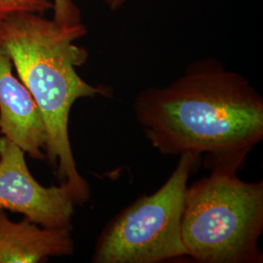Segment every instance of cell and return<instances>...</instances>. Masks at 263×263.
I'll return each instance as SVG.
<instances>
[{
  "mask_svg": "<svg viewBox=\"0 0 263 263\" xmlns=\"http://www.w3.org/2000/svg\"><path fill=\"white\" fill-rule=\"evenodd\" d=\"M135 115L165 155L206 154V166L247 157L263 139V99L216 60L192 64L173 83L137 96Z\"/></svg>",
  "mask_w": 263,
  "mask_h": 263,
  "instance_id": "6da1fadb",
  "label": "cell"
},
{
  "mask_svg": "<svg viewBox=\"0 0 263 263\" xmlns=\"http://www.w3.org/2000/svg\"><path fill=\"white\" fill-rule=\"evenodd\" d=\"M86 32L82 24L61 26L39 13H19L0 21V47L9 55L41 111L47 130L45 156L60 183L70 189L76 205L85 204L91 190L77 169L71 148L70 110L77 100L111 95L106 87L87 83L76 71L87 61L88 52L74 42Z\"/></svg>",
  "mask_w": 263,
  "mask_h": 263,
  "instance_id": "7a4b0ae2",
  "label": "cell"
},
{
  "mask_svg": "<svg viewBox=\"0 0 263 263\" xmlns=\"http://www.w3.org/2000/svg\"><path fill=\"white\" fill-rule=\"evenodd\" d=\"M246 157L220 160L211 174L186 188L181 241L199 263H262L263 181L237 175Z\"/></svg>",
  "mask_w": 263,
  "mask_h": 263,
  "instance_id": "3957f363",
  "label": "cell"
},
{
  "mask_svg": "<svg viewBox=\"0 0 263 263\" xmlns=\"http://www.w3.org/2000/svg\"><path fill=\"white\" fill-rule=\"evenodd\" d=\"M200 156L184 153L161 187L142 195L104 227L92 262L159 263L187 257L181 241V216L188 179Z\"/></svg>",
  "mask_w": 263,
  "mask_h": 263,
  "instance_id": "277c9868",
  "label": "cell"
},
{
  "mask_svg": "<svg viewBox=\"0 0 263 263\" xmlns=\"http://www.w3.org/2000/svg\"><path fill=\"white\" fill-rule=\"evenodd\" d=\"M25 151L0 138V210L44 227H71L76 203L66 183L43 186L30 174Z\"/></svg>",
  "mask_w": 263,
  "mask_h": 263,
  "instance_id": "5b68a950",
  "label": "cell"
},
{
  "mask_svg": "<svg viewBox=\"0 0 263 263\" xmlns=\"http://www.w3.org/2000/svg\"><path fill=\"white\" fill-rule=\"evenodd\" d=\"M9 55L0 47V132L33 159L43 160L47 130L27 87L13 73Z\"/></svg>",
  "mask_w": 263,
  "mask_h": 263,
  "instance_id": "8992f818",
  "label": "cell"
},
{
  "mask_svg": "<svg viewBox=\"0 0 263 263\" xmlns=\"http://www.w3.org/2000/svg\"><path fill=\"white\" fill-rule=\"evenodd\" d=\"M74 252L71 227H44L27 217L10 220L0 210V263H36Z\"/></svg>",
  "mask_w": 263,
  "mask_h": 263,
  "instance_id": "52a82bcc",
  "label": "cell"
},
{
  "mask_svg": "<svg viewBox=\"0 0 263 263\" xmlns=\"http://www.w3.org/2000/svg\"><path fill=\"white\" fill-rule=\"evenodd\" d=\"M50 9H53L50 0H0V21L19 13L43 14Z\"/></svg>",
  "mask_w": 263,
  "mask_h": 263,
  "instance_id": "ba28073f",
  "label": "cell"
},
{
  "mask_svg": "<svg viewBox=\"0 0 263 263\" xmlns=\"http://www.w3.org/2000/svg\"><path fill=\"white\" fill-rule=\"evenodd\" d=\"M53 20L61 26L71 27L81 24L80 12L72 0H53Z\"/></svg>",
  "mask_w": 263,
  "mask_h": 263,
  "instance_id": "9c48e42d",
  "label": "cell"
},
{
  "mask_svg": "<svg viewBox=\"0 0 263 263\" xmlns=\"http://www.w3.org/2000/svg\"><path fill=\"white\" fill-rule=\"evenodd\" d=\"M105 3L109 6L110 9L115 10L120 8L125 2H127L128 0H104Z\"/></svg>",
  "mask_w": 263,
  "mask_h": 263,
  "instance_id": "30bf717a",
  "label": "cell"
}]
</instances>
